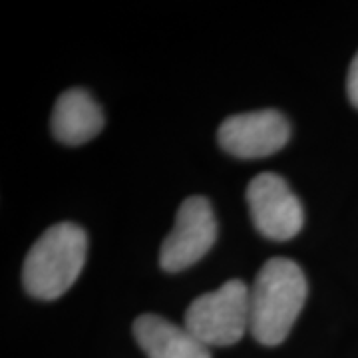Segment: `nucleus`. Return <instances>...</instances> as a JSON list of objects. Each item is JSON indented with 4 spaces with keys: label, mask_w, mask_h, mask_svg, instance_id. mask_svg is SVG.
Segmentation results:
<instances>
[{
    "label": "nucleus",
    "mask_w": 358,
    "mask_h": 358,
    "mask_svg": "<svg viewBox=\"0 0 358 358\" xmlns=\"http://www.w3.org/2000/svg\"><path fill=\"white\" fill-rule=\"evenodd\" d=\"M307 279L291 259H271L249 289V331L261 345H281L307 301Z\"/></svg>",
    "instance_id": "f257e3e1"
},
{
    "label": "nucleus",
    "mask_w": 358,
    "mask_h": 358,
    "mask_svg": "<svg viewBox=\"0 0 358 358\" xmlns=\"http://www.w3.org/2000/svg\"><path fill=\"white\" fill-rule=\"evenodd\" d=\"M88 237L74 223H58L32 245L24 261V287L42 301L58 299L76 282L86 263Z\"/></svg>",
    "instance_id": "f03ea898"
},
{
    "label": "nucleus",
    "mask_w": 358,
    "mask_h": 358,
    "mask_svg": "<svg viewBox=\"0 0 358 358\" xmlns=\"http://www.w3.org/2000/svg\"><path fill=\"white\" fill-rule=\"evenodd\" d=\"M249 324V289L239 279H231L213 293L201 294L185 313V327L207 348L239 343Z\"/></svg>",
    "instance_id": "7ed1b4c3"
},
{
    "label": "nucleus",
    "mask_w": 358,
    "mask_h": 358,
    "mask_svg": "<svg viewBox=\"0 0 358 358\" xmlns=\"http://www.w3.org/2000/svg\"><path fill=\"white\" fill-rule=\"evenodd\" d=\"M217 239V221L205 197H187L179 205L176 225L159 251V265L167 273L192 267L213 247Z\"/></svg>",
    "instance_id": "20e7f679"
},
{
    "label": "nucleus",
    "mask_w": 358,
    "mask_h": 358,
    "mask_svg": "<svg viewBox=\"0 0 358 358\" xmlns=\"http://www.w3.org/2000/svg\"><path fill=\"white\" fill-rule=\"evenodd\" d=\"M247 203L257 231L273 241H287L303 227V205L277 173H261L247 187Z\"/></svg>",
    "instance_id": "39448f33"
},
{
    "label": "nucleus",
    "mask_w": 358,
    "mask_h": 358,
    "mask_svg": "<svg viewBox=\"0 0 358 358\" xmlns=\"http://www.w3.org/2000/svg\"><path fill=\"white\" fill-rule=\"evenodd\" d=\"M289 138V122L275 110L231 115L219 128L221 148L243 159H257L275 154L287 145Z\"/></svg>",
    "instance_id": "423d86ee"
},
{
    "label": "nucleus",
    "mask_w": 358,
    "mask_h": 358,
    "mask_svg": "<svg viewBox=\"0 0 358 358\" xmlns=\"http://www.w3.org/2000/svg\"><path fill=\"white\" fill-rule=\"evenodd\" d=\"M134 336L148 358H211L209 348L183 324L178 327L157 315H141Z\"/></svg>",
    "instance_id": "0eeeda50"
},
{
    "label": "nucleus",
    "mask_w": 358,
    "mask_h": 358,
    "mask_svg": "<svg viewBox=\"0 0 358 358\" xmlns=\"http://www.w3.org/2000/svg\"><path fill=\"white\" fill-rule=\"evenodd\" d=\"M103 128V114L96 100L84 90L64 92L54 106L52 131L66 145H80L96 138Z\"/></svg>",
    "instance_id": "6e6552de"
},
{
    "label": "nucleus",
    "mask_w": 358,
    "mask_h": 358,
    "mask_svg": "<svg viewBox=\"0 0 358 358\" xmlns=\"http://www.w3.org/2000/svg\"><path fill=\"white\" fill-rule=\"evenodd\" d=\"M346 92H348V98L352 106L358 110V52L350 64V70H348V80H346Z\"/></svg>",
    "instance_id": "1a4fd4ad"
}]
</instances>
